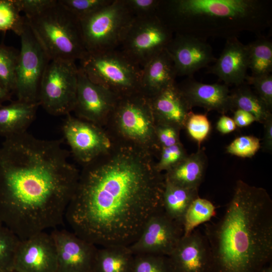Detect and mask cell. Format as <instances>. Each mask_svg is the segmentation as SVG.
I'll list each match as a JSON object with an SVG mask.
<instances>
[{
	"label": "cell",
	"instance_id": "1",
	"mask_svg": "<svg viewBox=\"0 0 272 272\" xmlns=\"http://www.w3.org/2000/svg\"><path fill=\"white\" fill-rule=\"evenodd\" d=\"M155 157L129 144L82 166L65 218L76 235L101 247L129 246L162 207L164 175Z\"/></svg>",
	"mask_w": 272,
	"mask_h": 272
},
{
	"label": "cell",
	"instance_id": "2",
	"mask_svg": "<svg viewBox=\"0 0 272 272\" xmlns=\"http://www.w3.org/2000/svg\"><path fill=\"white\" fill-rule=\"evenodd\" d=\"M63 141L26 131L6 138L0 147V221L21 240L65 218L80 171Z\"/></svg>",
	"mask_w": 272,
	"mask_h": 272
},
{
	"label": "cell",
	"instance_id": "3",
	"mask_svg": "<svg viewBox=\"0 0 272 272\" xmlns=\"http://www.w3.org/2000/svg\"><path fill=\"white\" fill-rule=\"evenodd\" d=\"M211 272H261L272 257V200L266 189L236 181L224 214L205 226Z\"/></svg>",
	"mask_w": 272,
	"mask_h": 272
},
{
	"label": "cell",
	"instance_id": "4",
	"mask_svg": "<svg viewBox=\"0 0 272 272\" xmlns=\"http://www.w3.org/2000/svg\"><path fill=\"white\" fill-rule=\"evenodd\" d=\"M156 15L173 34L227 40L270 27L272 6L265 0H160Z\"/></svg>",
	"mask_w": 272,
	"mask_h": 272
},
{
	"label": "cell",
	"instance_id": "5",
	"mask_svg": "<svg viewBox=\"0 0 272 272\" xmlns=\"http://www.w3.org/2000/svg\"><path fill=\"white\" fill-rule=\"evenodd\" d=\"M113 142L134 146L158 158L161 148L149 98L142 92L119 97L104 128Z\"/></svg>",
	"mask_w": 272,
	"mask_h": 272
},
{
	"label": "cell",
	"instance_id": "6",
	"mask_svg": "<svg viewBox=\"0 0 272 272\" xmlns=\"http://www.w3.org/2000/svg\"><path fill=\"white\" fill-rule=\"evenodd\" d=\"M26 18L50 60L76 61L87 52L80 20L58 0L42 13Z\"/></svg>",
	"mask_w": 272,
	"mask_h": 272
},
{
	"label": "cell",
	"instance_id": "7",
	"mask_svg": "<svg viewBox=\"0 0 272 272\" xmlns=\"http://www.w3.org/2000/svg\"><path fill=\"white\" fill-rule=\"evenodd\" d=\"M79 61V67L91 81L118 97L141 91L142 67L119 49L87 52Z\"/></svg>",
	"mask_w": 272,
	"mask_h": 272
},
{
	"label": "cell",
	"instance_id": "8",
	"mask_svg": "<svg viewBox=\"0 0 272 272\" xmlns=\"http://www.w3.org/2000/svg\"><path fill=\"white\" fill-rule=\"evenodd\" d=\"M134 17L124 0H112L80 20L87 51L101 52L118 49Z\"/></svg>",
	"mask_w": 272,
	"mask_h": 272
},
{
	"label": "cell",
	"instance_id": "9",
	"mask_svg": "<svg viewBox=\"0 0 272 272\" xmlns=\"http://www.w3.org/2000/svg\"><path fill=\"white\" fill-rule=\"evenodd\" d=\"M75 61L50 60L41 81L38 102L49 114L66 115L74 110L78 85Z\"/></svg>",
	"mask_w": 272,
	"mask_h": 272
},
{
	"label": "cell",
	"instance_id": "10",
	"mask_svg": "<svg viewBox=\"0 0 272 272\" xmlns=\"http://www.w3.org/2000/svg\"><path fill=\"white\" fill-rule=\"evenodd\" d=\"M20 36L21 48L16 66L15 93L17 100L39 102L41 81L50 59L27 19Z\"/></svg>",
	"mask_w": 272,
	"mask_h": 272
},
{
	"label": "cell",
	"instance_id": "11",
	"mask_svg": "<svg viewBox=\"0 0 272 272\" xmlns=\"http://www.w3.org/2000/svg\"><path fill=\"white\" fill-rule=\"evenodd\" d=\"M173 35L156 15L134 17L119 49L143 67L152 57L166 49Z\"/></svg>",
	"mask_w": 272,
	"mask_h": 272
},
{
	"label": "cell",
	"instance_id": "12",
	"mask_svg": "<svg viewBox=\"0 0 272 272\" xmlns=\"http://www.w3.org/2000/svg\"><path fill=\"white\" fill-rule=\"evenodd\" d=\"M61 130L74 158L82 166L106 152L112 145L104 128L71 113L66 115Z\"/></svg>",
	"mask_w": 272,
	"mask_h": 272
},
{
	"label": "cell",
	"instance_id": "13",
	"mask_svg": "<svg viewBox=\"0 0 272 272\" xmlns=\"http://www.w3.org/2000/svg\"><path fill=\"white\" fill-rule=\"evenodd\" d=\"M183 233L182 225L169 217L162 209L150 217L138 238L128 247L133 255L169 256Z\"/></svg>",
	"mask_w": 272,
	"mask_h": 272
},
{
	"label": "cell",
	"instance_id": "14",
	"mask_svg": "<svg viewBox=\"0 0 272 272\" xmlns=\"http://www.w3.org/2000/svg\"><path fill=\"white\" fill-rule=\"evenodd\" d=\"M118 97L91 81L78 67L76 100L73 111L77 117L104 128Z\"/></svg>",
	"mask_w": 272,
	"mask_h": 272
},
{
	"label": "cell",
	"instance_id": "15",
	"mask_svg": "<svg viewBox=\"0 0 272 272\" xmlns=\"http://www.w3.org/2000/svg\"><path fill=\"white\" fill-rule=\"evenodd\" d=\"M50 234L56 248L57 272H94L97 246L73 232L54 230Z\"/></svg>",
	"mask_w": 272,
	"mask_h": 272
},
{
	"label": "cell",
	"instance_id": "16",
	"mask_svg": "<svg viewBox=\"0 0 272 272\" xmlns=\"http://www.w3.org/2000/svg\"><path fill=\"white\" fill-rule=\"evenodd\" d=\"M166 49L173 61L177 76L192 77L217 59L206 40L185 34H174Z\"/></svg>",
	"mask_w": 272,
	"mask_h": 272
},
{
	"label": "cell",
	"instance_id": "17",
	"mask_svg": "<svg viewBox=\"0 0 272 272\" xmlns=\"http://www.w3.org/2000/svg\"><path fill=\"white\" fill-rule=\"evenodd\" d=\"M16 272H57L55 244L45 231L21 240L14 262Z\"/></svg>",
	"mask_w": 272,
	"mask_h": 272
},
{
	"label": "cell",
	"instance_id": "18",
	"mask_svg": "<svg viewBox=\"0 0 272 272\" xmlns=\"http://www.w3.org/2000/svg\"><path fill=\"white\" fill-rule=\"evenodd\" d=\"M168 256L172 272H211V248L205 235L197 230L183 235Z\"/></svg>",
	"mask_w": 272,
	"mask_h": 272
},
{
	"label": "cell",
	"instance_id": "19",
	"mask_svg": "<svg viewBox=\"0 0 272 272\" xmlns=\"http://www.w3.org/2000/svg\"><path fill=\"white\" fill-rule=\"evenodd\" d=\"M178 86L191 108L198 106L223 114L232 110L230 91L225 84H207L188 77Z\"/></svg>",
	"mask_w": 272,
	"mask_h": 272
},
{
	"label": "cell",
	"instance_id": "20",
	"mask_svg": "<svg viewBox=\"0 0 272 272\" xmlns=\"http://www.w3.org/2000/svg\"><path fill=\"white\" fill-rule=\"evenodd\" d=\"M248 69L246 45L238 38L226 40L224 48L208 73L217 76L224 84L238 86L245 82Z\"/></svg>",
	"mask_w": 272,
	"mask_h": 272
},
{
	"label": "cell",
	"instance_id": "21",
	"mask_svg": "<svg viewBox=\"0 0 272 272\" xmlns=\"http://www.w3.org/2000/svg\"><path fill=\"white\" fill-rule=\"evenodd\" d=\"M156 123L175 125L181 129L192 111L175 82L149 97Z\"/></svg>",
	"mask_w": 272,
	"mask_h": 272
},
{
	"label": "cell",
	"instance_id": "22",
	"mask_svg": "<svg viewBox=\"0 0 272 272\" xmlns=\"http://www.w3.org/2000/svg\"><path fill=\"white\" fill-rule=\"evenodd\" d=\"M176 77L173 61L165 49L142 67L141 91L151 97L175 83Z\"/></svg>",
	"mask_w": 272,
	"mask_h": 272
},
{
	"label": "cell",
	"instance_id": "23",
	"mask_svg": "<svg viewBox=\"0 0 272 272\" xmlns=\"http://www.w3.org/2000/svg\"><path fill=\"white\" fill-rule=\"evenodd\" d=\"M39 102L17 100L0 105V135L8 138L27 131L34 120Z\"/></svg>",
	"mask_w": 272,
	"mask_h": 272
},
{
	"label": "cell",
	"instance_id": "24",
	"mask_svg": "<svg viewBox=\"0 0 272 272\" xmlns=\"http://www.w3.org/2000/svg\"><path fill=\"white\" fill-rule=\"evenodd\" d=\"M207 158L204 150H198L187 156L164 174L165 180L175 185L189 188H196L204 178Z\"/></svg>",
	"mask_w": 272,
	"mask_h": 272
},
{
	"label": "cell",
	"instance_id": "25",
	"mask_svg": "<svg viewBox=\"0 0 272 272\" xmlns=\"http://www.w3.org/2000/svg\"><path fill=\"white\" fill-rule=\"evenodd\" d=\"M198 189L180 186L165 180L162 207L171 218L182 225L183 217L192 201L198 197Z\"/></svg>",
	"mask_w": 272,
	"mask_h": 272
},
{
	"label": "cell",
	"instance_id": "26",
	"mask_svg": "<svg viewBox=\"0 0 272 272\" xmlns=\"http://www.w3.org/2000/svg\"><path fill=\"white\" fill-rule=\"evenodd\" d=\"M134 255L127 246L98 248L94 272H131Z\"/></svg>",
	"mask_w": 272,
	"mask_h": 272
},
{
	"label": "cell",
	"instance_id": "27",
	"mask_svg": "<svg viewBox=\"0 0 272 272\" xmlns=\"http://www.w3.org/2000/svg\"><path fill=\"white\" fill-rule=\"evenodd\" d=\"M230 99L232 111L241 109L248 112L254 116L256 121L262 124L272 118L271 110L245 82L230 92Z\"/></svg>",
	"mask_w": 272,
	"mask_h": 272
},
{
	"label": "cell",
	"instance_id": "28",
	"mask_svg": "<svg viewBox=\"0 0 272 272\" xmlns=\"http://www.w3.org/2000/svg\"><path fill=\"white\" fill-rule=\"evenodd\" d=\"M248 68L251 75L270 74L272 71V42L261 37L246 45Z\"/></svg>",
	"mask_w": 272,
	"mask_h": 272
},
{
	"label": "cell",
	"instance_id": "29",
	"mask_svg": "<svg viewBox=\"0 0 272 272\" xmlns=\"http://www.w3.org/2000/svg\"><path fill=\"white\" fill-rule=\"evenodd\" d=\"M215 213V207L211 201L199 196L196 197L191 203L183 217V235L190 233L200 224L210 221Z\"/></svg>",
	"mask_w": 272,
	"mask_h": 272
},
{
	"label": "cell",
	"instance_id": "30",
	"mask_svg": "<svg viewBox=\"0 0 272 272\" xmlns=\"http://www.w3.org/2000/svg\"><path fill=\"white\" fill-rule=\"evenodd\" d=\"M19 51L0 44V81L11 94L16 89V71Z\"/></svg>",
	"mask_w": 272,
	"mask_h": 272
},
{
	"label": "cell",
	"instance_id": "31",
	"mask_svg": "<svg viewBox=\"0 0 272 272\" xmlns=\"http://www.w3.org/2000/svg\"><path fill=\"white\" fill-rule=\"evenodd\" d=\"M21 240L9 228L0 226V272L14 270L17 251Z\"/></svg>",
	"mask_w": 272,
	"mask_h": 272
},
{
	"label": "cell",
	"instance_id": "32",
	"mask_svg": "<svg viewBox=\"0 0 272 272\" xmlns=\"http://www.w3.org/2000/svg\"><path fill=\"white\" fill-rule=\"evenodd\" d=\"M20 14L15 0H0V31H12L20 36L26 19Z\"/></svg>",
	"mask_w": 272,
	"mask_h": 272
},
{
	"label": "cell",
	"instance_id": "33",
	"mask_svg": "<svg viewBox=\"0 0 272 272\" xmlns=\"http://www.w3.org/2000/svg\"><path fill=\"white\" fill-rule=\"evenodd\" d=\"M131 272H172L168 256L140 254L134 255Z\"/></svg>",
	"mask_w": 272,
	"mask_h": 272
},
{
	"label": "cell",
	"instance_id": "34",
	"mask_svg": "<svg viewBox=\"0 0 272 272\" xmlns=\"http://www.w3.org/2000/svg\"><path fill=\"white\" fill-rule=\"evenodd\" d=\"M211 128L210 122L206 114H196L192 111L189 113L184 126L188 135L198 144L199 148L209 134Z\"/></svg>",
	"mask_w": 272,
	"mask_h": 272
},
{
	"label": "cell",
	"instance_id": "35",
	"mask_svg": "<svg viewBox=\"0 0 272 272\" xmlns=\"http://www.w3.org/2000/svg\"><path fill=\"white\" fill-rule=\"evenodd\" d=\"M260 147V140L258 138L253 135H242L235 139L226 147V152L241 158H251Z\"/></svg>",
	"mask_w": 272,
	"mask_h": 272
},
{
	"label": "cell",
	"instance_id": "36",
	"mask_svg": "<svg viewBox=\"0 0 272 272\" xmlns=\"http://www.w3.org/2000/svg\"><path fill=\"white\" fill-rule=\"evenodd\" d=\"M112 0H58L69 12L81 20L109 4Z\"/></svg>",
	"mask_w": 272,
	"mask_h": 272
},
{
	"label": "cell",
	"instance_id": "37",
	"mask_svg": "<svg viewBox=\"0 0 272 272\" xmlns=\"http://www.w3.org/2000/svg\"><path fill=\"white\" fill-rule=\"evenodd\" d=\"M181 142L161 149L158 160L156 163L157 170L161 173L169 170L187 156Z\"/></svg>",
	"mask_w": 272,
	"mask_h": 272
},
{
	"label": "cell",
	"instance_id": "38",
	"mask_svg": "<svg viewBox=\"0 0 272 272\" xmlns=\"http://www.w3.org/2000/svg\"><path fill=\"white\" fill-rule=\"evenodd\" d=\"M245 82L252 85L256 94L272 111V75L271 74L258 76L247 75Z\"/></svg>",
	"mask_w": 272,
	"mask_h": 272
},
{
	"label": "cell",
	"instance_id": "39",
	"mask_svg": "<svg viewBox=\"0 0 272 272\" xmlns=\"http://www.w3.org/2000/svg\"><path fill=\"white\" fill-rule=\"evenodd\" d=\"M179 127L168 123H156V134L160 148L180 143Z\"/></svg>",
	"mask_w": 272,
	"mask_h": 272
},
{
	"label": "cell",
	"instance_id": "40",
	"mask_svg": "<svg viewBox=\"0 0 272 272\" xmlns=\"http://www.w3.org/2000/svg\"><path fill=\"white\" fill-rule=\"evenodd\" d=\"M57 0H15L21 12L27 18L38 15L54 5Z\"/></svg>",
	"mask_w": 272,
	"mask_h": 272
},
{
	"label": "cell",
	"instance_id": "41",
	"mask_svg": "<svg viewBox=\"0 0 272 272\" xmlns=\"http://www.w3.org/2000/svg\"><path fill=\"white\" fill-rule=\"evenodd\" d=\"M135 17L156 15L160 0H124Z\"/></svg>",
	"mask_w": 272,
	"mask_h": 272
},
{
	"label": "cell",
	"instance_id": "42",
	"mask_svg": "<svg viewBox=\"0 0 272 272\" xmlns=\"http://www.w3.org/2000/svg\"><path fill=\"white\" fill-rule=\"evenodd\" d=\"M233 119L236 126L239 127L247 126L256 121V119L252 114L241 109H236L234 111Z\"/></svg>",
	"mask_w": 272,
	"mask_h": 272
},
{
	"label": "cell",
	"instance_id": "43",
	"mask_svg": "<svg viewBox=\"0 0 272 272\" xmlns=\"http://www.w3.org/2000/svg\"><path fill=\"white\" fill-rule=\"evenodd\" d=\"M236 125L233 118L223 114L217 122V129L221 133L227 134L234 131Z\"/></svg>",
	"mask_w": 272,
	"mask_h": 272
},
{
	"label": "cell",
	"instance_id": "44",
	"mask_svg": "<svg viewBox=\"0 0 272 272\" xmlns=\"http://www.w3.org/2000/svg\"><path fill=\"white\" fill-rule=\"evenodd\" d=\"M263 138L262 140L263 150L267 152L272 151V118L269 119L263 124Z\"/></svg>",
	"mask_w": 272,
	"mask_h": 272
},
{
	"label": "cell",
	"instance_id": "45",
	"mask_svg": "<svg viewBox=\"0 0 272 272\" xmlns=\"http://www.w3.org/2000/svg\"><path fill=\"white\" fill-rule=\"evenodd\" d=\"M11 94L10 93L4 86L0 81V105L2 103L11 98Z\"/></svg>",
	"mask_w": 272,
	"mask_h": 272
},
{
	"label": "cell",
	"instance_id": "46",
	"mask_svg": "<svg viewBox=\"0 0 272 272\" xmlns=\"http://www.w3.org/2000/svg\"><path fill=\"white\" fill-rule=\"evenodd\" d=\"M261 272H272L271 262L266 265L261 271Z\"/></svg>",
	"mask_w": 272,
	"mask_h": 272
},
{
	"label": "cell",
	"instance_id": "47",
	"mask_svg": "<svg viewBox=\"0 0 272 272\" xmlns=\"http://www.w3.org/2000/svg\"><path fill=\"white\" fill-rule=\"evenodd\" d=\"M10 272H16V271L13 270L11 271H10Z\"/></svg>",
	"mask_w": 272,
	"mask_h": 272
},
{
	"label": "cell",
	"instance_id": "48",
	"mask_svg": "<svg viewBox=\"0 0 272 272\" xmlns=\"http://www.w3.org/2000/svg\"><path fill=\"white\" fill-rule=\"evenodd\" d=\"M3 225L2 223L0 221V226H1V225Z\"/></svg>",
	"mask_w": 272,
	"mask_h": 272
}]
</instances>
